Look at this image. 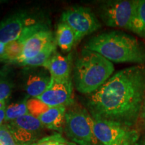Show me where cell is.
Listing matches in <instances>:
<instances>
[{"instance_id":"ac0fdd59","label":"cell","mask_w":145,"mask_h":145,"mask_svg":"<svg viewBox=\"0 0 145 145\" xmlns=\"http://www.w3.org/2000/svg\"><path fill=\"white\" fill-rule=\"evenodd\" d=\"M28 97L18 102L12 103L5 108V118L4 122L8 124L12 121L19 118L23 116L30 114L28 111L27 101Z\"/></svg>"},{"instance_id":"4dcf8cb0","label":"cell","mask_w":145,"mask_h":145,"mask_svg":"<svg viewBox=\"0 0 145 145\" xmlns=\"http://www.w3.org/2000/svg\"><path fill=\"white\" fill-rule=\"evenodd\" d=\"M69 142H65V144H63V145H69Z\"/></svg>"},{"instance_id":"ba28073f","label":"cell","mask_w":145,"mask_h":145,"mask_svg":"<svg viewBox=\"0 0 145 145\" xmlns=\"http://www.w3.org/2000/svg\"><path fill=\"white\" fill-rule=\"evenodd\" d=\"M19 145H34L41 139L44 127L37 118L28 114L7 124Z\"/></svg>"},{"instance_id":"277c9868","label":"cell","mask_w":145,"mask_h":145,"mask_svg":"<svg viewBox=\"0 0 145 145\" xmlns=\"http://www.w3.org/2000/svg\"><path fill=\"white\" fill-rule=\"evenodd\" d=\"M66 111L64 131L72 142L79 145H94L97 142L93 133V118L82 107L73 105Z\"/></svg>"},{"instance_id":"d6986e66","label":"cell","mask_w":145,"mask_h":145,"mask_svg":"<svg viewBox=\"0 0 145 145\" xmlns=\"http://www.w3.org/2000/svg\"><path fill=\"white\" fill-rule=\"evenodd\" d=\"M24 44L19 40H15L5 44L6 61L15 63L22 53Z\"/></svg>"},{"instance_id":"7402d4cb","label":"cell","mask_w":145,"mask_h":145,"mask_svg":"<svg viewBox=\"0 0 145 145\" xmlns=\"http://www.w3.org/2000/svg\"><path fill=\"white\" fill-rule=\"evenodd\" d=\"M0 145H19L7 124L0 126Z\"/></svg>"},{"instance_id":"4316f807","label":"cell","mask_w":145,"mask_h":145,"mask_svg":"<svg viewBox=\"0 0 145 145\" xmlns=\"http://www.w3.org/2000/svg\"><path fill=\"white\" fill-rule=\"evenodd\" d=\"M5 108L0 110V126H2L3 122L5 121Z\"/></svg>"},{"instance_id":"484cf974","label":"cell","mask_w":145,"mask_h":145,"mask_svg":"<svg viewBox=\"0 0 145 145\" xmlns=\"http://www.w3.org/2000/svg\"><path fill=\"white\" fill-rule=\"evenodd\" d=\"M140 120L141 121V122H142V127L145 130V97L144 99V102H143V105H142V111H141V114H140Z\"/></svg>"},{"instance_id":"ffe728a7","label":"cell","mask_w":145,"mask_h":145,"mask_svg":"<svg viewBox=\"0 0 145 145\" xmlns=\"http://www.w3.org/2000/svg\"><path fill=\"white\" fill-rule=\"evenodd\" d=\"M13 83L5 74L0 72V101H5L11 95Z\"/></svg>"},{"instance_id":"52a82bcc","label":"cell","mask_w":145,"mask_h":145,"mask_svg":"<svg viewBox=\"0 0 145 145\" xmlns=\"http://www.w3.org/2000/svg\"><path fill=\"white\" fill-rule=\"evenodd\" d=\"M41 21L28 11H18L0 22V41L7 44L17 40L27 28Z\"/></svg>"},{"instance_id":"9c48e42d","label":"cell","mask_w":145,"mask_h":145,"mask_svg":"<svg viewBox=\"0 0 145 145\" xmlns=\"http://www.w3.org/2000/svg\"><path fill=\"white\" fill-rule=\"evenodd\" d=\"M92 118L94 135L97 142L101 145L116 144L128 137L134 130V128L106 120L96 117H92Z\"/></svg>"},{"instance_id":"44dd1931","label":"cell","mask_w":145,"mask_h":145,"mask_svg":"<svg viewBox=\"0 0 145 145\" xmlns=\"http://www.w3.org/2000/svg\"><path fill=\"white\" fill-rule=\"evenodd\" d=\"M27 106H28L29 113L34 116V117L37 118L41 115L43 112L49 108L47 105L44 104L38 98H30L27 101Z\"/></svg>"},{"instance_id":"3957f363","label":"cell","mask_w":145,"mask_h":145,"mask_svg":"<svg viewBox=\"0 0 145 145\" xmlns=\"http://www.w3.org/2000/svg\"><path fill=\"white\" fill-rule=\"evenodd\" d=\"M111 61L97 52L83 48L74 67V82L78 91L90 95L113 75Z\"/></svg>"},{"instance_id":"7c38bea8","label":"cell","mask_w":145,"mask_h":145,"mask_svg":"<svg viewBox=\"0 0 145 145\" xmlns=\"http://www.w3.org/2000/svg\"><path fill=\"white\" fill-rule=\"evenodd\" d=\"M54 40L55 37L49 28L36 32L25 42L22 53L15 63L20 64L24 61L35 57Z\"/></svg>"},{"instance_id":"8fae6325","label":"cell","mask_w":145,"mask_h":145,"mask_svg":"<svg viewBox=\"0 0 145 145\" xmlns=\"http://www.w3.org/2000/svg\"><path fill=\"white\" fill-rule=\"evenodd\" d=\"M24 75V86L28 96L32 98L39 97L48 89L51 77L48 71L45 69L30 67Z\"/></svg>"},{"instance_id":"5b68a950","label":"cell","mask_w":145,"mask_h":145,"mask_svg":"<svg viewBox=\"0 0 145 145\" xmlns=\"http://www.w3.org/2000/svg\"><path fill=\"white\" fill-rule=\"evenodd\" d=\"M137 0H114L101 3L99 14L107 26L129 30Z\"/></svg>"},{"instance_id":"7a4b0ae2","label":"cell","mask_w":145,"mask_h":145,"mask_svg":"<svg viewBox=\"0 0 145 145\" xmlns=\"http://www.w3.org/2000/svg\"><path fill=\"white\" fill-rule=\"evenodd\" d=\"M111 62L145 64V45L135 36L121 31H110L93 36L84 45Z\"/></svg>"},{"instance_id":"8992f818","label":"cell","mask_w":145,"mask_h":145,"mask_svg":"<svg viewBox=\"0 0 145 145\" xmlns=\"http://www.w3.org/2000/svg\"><path fill=\"white\" fill-rule=\"evenodd\" d=\"M61 22L67 24L73 30L76 44L101 27L91 10L83 6H75L65 10L61 15Z\"/></svg>"},{"instance_id":"9a60e30c","label":"cell","mask_w":145,"mask_h":145,"mask_svg":"<svg viewBox=\"0 0 145 145\" xmlns=\"http://www.w3.org/2000/svg\"><path fill=\"white\" fill-rule=\"evenodd\" d=\"M55 41L63 51L69 52L76 44L75 33L67 24L61 22L57 26Z\"/></svg>"},{"instance_id":"f1b7e54d","label":"cell","mask_w":145,"mask_h":145,"mask_svg":"<svg viewBox=\"0 0 145 145\" xmlns=\"http://www.w3.org/2000/svg\"><path fill=\"white\" fill-rule=\"evenodd\" d=\"M136 145H145V137L140 141V142H138Z\"/></svg>"},{"instance_id":"603a6c76","label":"cell","mask_w":145,"mask_h":145,"mask_svg":"<svg viewBox=\"0 0 145 145\" xmlns=\"http://www.w3.org/2000/svg\"><path fill=\"white\" fill-rule=\"evenodd\" d=\"M65 139L61 134L55 133L48 137L42 138L34 145H63L67 142Z\"/></svg>"},{"instance_id":"6da1fadb","label":"cell","mask_w":145,"mask_h":145,"mask_svg":"<svg viewBox=\"0 0 145 145\" xmlns=\"http://www.w3.org/2000/svg\"><path fill=\"white\" fill-rule=\"evenodd\" d=\"M145 97V65L115 72L95 92L89 95L91 116L133 128L140 120Z\"/></svg>"},{"instance_id":"e0dca14e","label":"cell","mask_w":145,"mask_h":145,"mask_svg":"<svg viewBox=\"0 0 145 145\" xmlns=\"http://www.w3.org/2000/svg\"><path fill=\"white\" fill-rule=\"evenodd\" d=\"M57 44L55 40L50 44H48L40 53L35 57L26 60L21 62L20 65L27 67H43L45 63L48 61V59L52 57V54L57 51Z\"/></svg>"},{"instance_id":"4fadbf2b","label":"cell","mask_w":145,"mask_h":145,"mask_svg":"<svg viewBox=\"0 0 145 145\" xmlns=\"http://www.w3.org/2000/svg\"><path fill=\"white\" fill-rule=\"evenodd\" d=\"M42 67L49 72L52 81H65L71 79L72 64L71 55L65 57L56 51Z\"/></svg>"},{"instance_id":"83f0119b","label":"cell","mask_w":145,"mask_h":145,"mask_svg":"<svg viewBox=\"0 0 145 145\" xmlns=\"http://www.w3.org/2000/svg\"><path fill=\"white\" fill-rule=\"evenodd\" d=\"M7 106H6V103H5V101H0V110H1V109L5 108Z\"/></svg>"},{"instance_id":"2e32d148","label":"cell","mask_w":145,"mask_h":145,"mask_svg":"<svg viewBox=\"0 0 145 145\" xmlns=\"http://www.w3.org/2000/svg\"><path fill=\"white\" fill-rule=\"evenodd\" d=\"M129 31L145 39V0H137Z\"/></svg>"},{"instance_id":"30bf717a","label":"cell","mask_w":145,"mask_h":145,"mask_svg":"<svg viewBox=\"0 0 145 145\" xmlns=\"http://www.w3.org/2000/svg\"><path fill=\"white\" fill-rule=\"evenodd\" d=\"M49 107H67L73 104L71 79L65 81H52L45 91L36 97Z\"/></svg>"},{"instance_id":"d4e9b609","label":"cell","mask_w":145,"mask_h":145,"mask_svg":"<svg viewBox=\"0 0 145 145\" xmlns=\"http://www.w3.org/2000/svg\"><path fill=\"white\" fill-rule=\"evenodd\" d=\"M6 61L5 55V44L0 41V62Z\"/></svg>"},{"instance_id":"5bb4252c","label":"cell","mask_w":145,"mask_h":145,"mask_svg":"<svg viewBox=\"0 0 145 145\" xmlns=\"http://www.w3.org/2000/svg\"><path fill=\"white\" fill-rule=\"evenodd\" d=\"M66 107H49L38 117L47 129L62 132L64 131Z\"/></svg>"},{"instance_id":"cb8c5ba5","label":"cell","mask_w":145,"mask_h":145,"mask_svg":"<svg viewBox=\"0 0 145 145\" xmlns=\"http://www.w3.org/2000/svg\"><path fill=\"white\" fill-rule=\"evenodd\" d=\"M139 133L137 130L134 129L128 137H126L122 140L116 143L113 145H136L138 142Z\"/></svg>"},{"instance_id":"f546056e","label":"cell","mask_w":145,"mask_h":145,"mask_svg":"<svg viewBox=\"0 0 145 145\" xmlns=\"http://www.w3.org/2000/svg\"><path fill=\"white\" fill-rule=\"evenodd\" d=\"M69 145H77V144H75V143H74V142H69Z\"/></svg>"}]
</instances>
